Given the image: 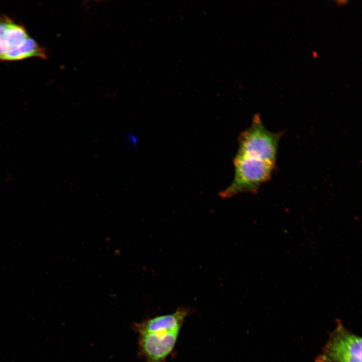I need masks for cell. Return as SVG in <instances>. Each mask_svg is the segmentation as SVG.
I'll return each mask as SVG.
<instances>
[{
  "label": "cell",
  "instance_id": "cell-1",
  "mask_svg": "<svg viewBox=\"0 0 362 362\" xmlns=\"http://www.w3.org/2000/svg\"><path fill=\"white\" fill-rule=\"evenodd\" d=\"M47 57L45 48L29 35L23 25L0 15V62Z\"/></svg>",
  "mask_w": 362,
  "mask_h": 362
},
{
  "label": "cell",
  "instance_id": "cell-2",
  "mask_svg": "<svg viewBox=\"0 0 362 362\" xmlns=\"http://www.w3.org/2000/svg\"><path fill=\"white\" fill-rule=\"evenodd\" d=\"M234 175L230 185L219 195L226 199L240 193H255L269 180L276 164L237 153L233 159Z\"/></svg>",
  "mask_w": 362,
  "mask_h": 362
},
{
  "label": "cell",
  "instance_id": "cell-3",
  "mask_svg": "<svg viewBox=\"0 0 362 362\" xmlns=\"http://www.w3.org/2000/svg\"><path fill=\"white\" fill-rule=\"evenodd\" d=\"M281 137V133L267 129L256 114L250 126L239 136L237 153L276 164Z\"/></svg>",
  "mask_w": 362,
  "mask_h": 362
},
{
  "label": "cell",
  "instance_id": "cell-4",
  "mask_svg": "<svg viewBox=\"0 0 362 362\" xmlns=\"http://www.w3.org/2000/svg\"><path fill=\"white\" fill-rule=\"evenodd\" d=\"M361 338L339 320L315 362H361Z\"/></svg>",
  "mask_w": 362,
  "mask_h": 362
},
{
  "label": "cell",
  "instance_id": "cell-5",
  "mask_svg": "<svg viewBox=\"0 0 362 362\" xmlns=\"http://www.w3.org/2000/svg\"><path fill=\"white\" fill-rule=\"evenodd\" d=\"M179 331L139 334V346L145 362H165L175 347Z\"/></svg>",
  "mask_w": 362,
  "mask_h": 362
},
{
  "label": "cell",
  "instance_id": "cell-6",
  "mask_svg": "<svg viewBox=\"0 0 362 362\" xmlns=\"http://www.w3.org/2000/svg\"><path fill=\"white\" fill-rule=\"evenodd\" d=\"M192 309L180 306L173 313L157 316L141 323L134 327L139 333L171 331L180 330L184 322L191 313Z\"/></svg>",
  "mask_w": 362,
  "mask_h": 362
}]
</instances>
